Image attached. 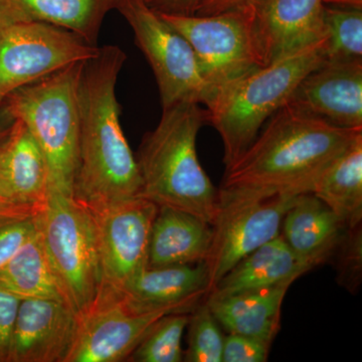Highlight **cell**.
<instances>
[{
    "instance_id": "obj_1",
    "label": "cell",
    "mask_w": 362,
    "mask_h": 362,
    "mask_svg": "<svg viewBox=\"0 0 362 362\" xmlns=\"http://www.w3.org/2000/svg\"><path fill=\"white\" fill-rule=\"evenodd\" d=\"M125 52L99 47L85 62L78 85V136L73 199L92 213L141 197L136 157L124 135L116 96Z\"/></svg>"
},
{
    "instance_id": "obj_2",
    "label": "cell",
    "mask_w": 362,
    "mask_h": 362,
    "mask_svg": "<svg viewBox=\"0 0 362 362\" xmlns=\"http://www.w3.org/2000/svg\"><path fill=\"white\" fill-rule=\"evenodd\" d=\"M362 129H345L286 104L230 165L220 189L311 194L321 173Z\"/></svg>"
},
{
    "instance_id": "obj_3",
    "label": "cell",
    "mask_w": 362,
    "mask_h": 362,
    "mask_svg": "<svg viewBox=\"0 0 362 362\" xmlns=\"http://www.w3.org/2000/svg\"><path fill=\"white\" fill-rule=\"evenodd\" d=\"M207 123L209 112L201 104L181 102L162 109L160 121L144 135L135 157L142 197L195 214L213 226L220 206L218 189L197 151V135Z\"/></svg>"
},
{
    "instance_id": "obj_4",
    "label": "cell",
    "mask_w": 362,
    "mask_h": 362,
    "mask_svg": "<svg viewBox=\"0 0 362 362\" xmlns=\"http://www.w3.org/2000/svg\"><path fill=\"white\" fill-rule=\"evenodd\" d=\"M325 40L250 71L216 90L206 108L223 144V163L235 161L264 124L289 102L305 76L322 65Z\"/></svg>"
},
{
    "instance_id": "obj_5",
    "label": "cell",
    "mask_w": 362,
    "mask_h": 362,
    "mask_svg": "<svg viewBox=\"0 0 362 362\" xmlns=\"http://www.w3.org/2000/svg\"><path fill=\"white\" fill-rule=\"evenodd\" d=\"M85 62L20 88L4 100L42 149L49 170V192L69 197H73L77 168L78 85Z\"/></svg>"
},
{
    "instance_id": "obj_6",
    "label": "cell",
    "mask_w": 362,
    "mask_h": 362,
    "mask_svg": "<svg viewBox=\"0 0 362 362\" xmlns=\"http://www.w3.org/2000/svg\"><path fill=\"white\" fill-rule=\"evenodd\" d=\"M40 235L66 303L82 318L101 295L96 223L73 197L49 192L39 216Z\"/></svg>"
},
{
    "instance_id": "obj_7",
    "label": "cell",
    "mask_w": 362,
    "mask_h": 362,
    "mask_svg": "<svg viewBox=\"0 0 362 362\" xmlns=\"http://www.w3.org/2000/svg\"><path fill=\"white\" fill-rule=\"evenodd\" d=\"M160 16L192 45L211 99L223 86L261 68L254 37L255 6L211 16Z\"/></svg>"
},
{
    "instance_id": "obj_8",
    "label": "cell",
    "mask_w": 362,
    "mask_h": 362,
    "mask_svg": "<svg viewBox=\"0 0 362 362\" xmlns=\"http://www.w3.org/2000/svg\"><path fill=\"white\" fill-rule=\"evenodd\" d=\"M116 9L129 23L136 45L153 71L162 109L181 102L206 106L211 90L187 39L145 0H118Z\"/></svg>"
},
{
    "instance_id": "obj_9",
    "label": "cell",
    "mask_w": 362,
    "mask_h": 362,
    "mask_svg": "<svg viewBox=\"0 0 362 362\" xmlns=\"http://www.w3.org/2000/svg\"><path fill=\"white\" fill-rule=\"evenodd\" d=\"M296 197L218 189L220 206L206 261L209 292L240 259L280 235L283 218Z\"/></svg>"
},
{
    "instance_id": "obj_10",
    "label": "cell",
    "mask_w": 362,
    "mask_h": 362,
    "mask_svg": "<svg viewBox=\"0 0 362 362\" xmlns=\"http://www.w3.org/2000/svg\"><path fill=\"white\" fill-rule=\"evenodd\" d=\"M99 47L45 23L0 28V103L11 93L96 56Z\"/></svg>"
},
{
    "instance_id": "obj_11",
    "label": "cell",
    "mask_w": 362,
    "mask_h": 362,
    "mask_svg": "<svg viewBox=\"0 0 362 362\" xmlns=\"http://www.w3.org/2000/svg\"><path fill=\"white\" fill-rule=\"evenodd\" d=\"M157 211L158 206L142 197L90 211L96 223L102 273L97 304L148 268L150 233Z\"/></svg>"
},
{
    "instance_id": "obj_12",
    "label": "cell",
    "mask_w": 362,
    "mask_h": 362,
    "mask_svg": "<svg viewBox=\"0 0 362 362\" xmlns=\"http://www.w3.org/2000/svg\"><path fill=\"white\" fill-rule=\"evenodd\" d=\"M80 318L58 299H21L14 321L8 362H66Z\"/></svg>"
},
{
    "instance_id": "obj_13",
    "label": "cell",
    "mask_w": 362,
    "mask_h": 362,
    "mask_svg": "<svg viewBox=\"0 0 362 362\" xmlns=\"http://www.w3.org/2000/svg\"><path fill=\"white\" fill-rule=\"evenodd\" d=\"M323 0H262L255 6L254 37L262 66L326 39Z\"/></svg>"
},
{
    "instance_id": "obj_14",
    "label": "cell",
    "mask_w": 362,
    "mask_h": 362,
    "mask_svg": "<svg viewBox=\"0 0 362 362\" xmlns=\"http://www.w3.org/2000/svg\"><path fill=\"white\" fill-rule=\"evenodd\" d=\"M169 312L134 313L115 301L97 304L80 318L66 362L127 361L145 335Z\"/></svg>"
},
{
    "instance_id": "obj_15",
    "label": "cell",
    "mask_w": 362,
    "mask_h": 362,
    "mask_svg": "<svg viewBox=\"0 0 362 362\" xmlns=\"http://www.w3.org/2000/svg\"><path fill=\"white\" fill-rule=\"evenodd\" d=\"M287 104L337 127L362 129V61L324 62L305 76Z\"/></svg>"
},
{
    "instance_id": "obj_16",
    "label": "cell",
    "mask_w": 362,
    "mask_h": 362,
    "mask_svg": "<svg viewBox=\"0 0 362 362\" xmlns=\"http://www.w3.org/2000/svg\"><path fill=\"white\" fill-rule=\"evenodd\" d=\"M209 290L206 262L195 265L157 267L145 269L114 296L99 303L118 302L134 313H190L206 299Z\"/></svg>"
},
{
    "instance_id": "obj_17",
    "label": "cell",
    "mask_w": 362,
    "mask_h": 362,
    "mask_svg": "<svg viewBox=\"0 0 362 362\" xmlns=\"http://www.w3.org/2000/svg\"><path fill=\"white\" fill-rule=\"evenodd\" d=\"M49 190L42 149L25 124L16 119L0 142V199L13 206L42 209Z\"/></svg>"
},
{
    "instance_id": "obj_18",
    "label": "cell",
    "mask_w": 362,
    "mask_h": 362,
    "mask_svg": "<svg viewBox=\"0 0 362 362\" xmlns=\"http://www.w3.org/2000/svg\"><path fill=\"white\" fill-rule=\"evenodd\" d=\"M349 230L313 194L297 195L283 218L281 237L312 269L334 257Z\"/></svg>"
},
{
    "instance_id": "obj_19",
    "label": "cell",
    "mask_w": 362,
    "mask_h": 362,
    "mask_svg": "<svg viewBox=\"0 0 362 362\" xmlns=\"http://www.w3.org/2000/svg\"><path fill=\"white\" fill-rule=\"evenodd\" d=\"M118 0H0V28L21 23L58 26L98 47L102 23Z\"/></svg>"
},
{
    "instance_id": "obj_20",
    "label": "cell",
    "mask_w": 362,
    "mask_h": 362,
    "mask_svg": "<svg viewBox=\"0 0 362 362\" xmlns=\"http://www.w3.org/2000/svg\"><path fill=\"white\" fill-rule=\"evenodd\" d=\"M213 233V226L195 214L158 206L150 233L148 268L206 262Z\"/></svg>"
},
{
    "instance_id": "obj_21",
    "label": "cell",
    "mask_w": 362,
    "mask_h": 362,
    "mask_svg": "<svg viewBox=\"0 0 362 362\" xmlns=\"http://www.w3.org/2000/svg\"><path fill=\"white\" fill-rule=\"evenodd\" d=\"M312 267L302 261L280 235L240 259L206 297L221 298L293 283Z\"/></svg>"
},
{
    "instance_id": "obj_22",
    "label": "cell",
    "mask_w": 362,
    "mask_h": 362,
    "mask_svg": "<svg viewBox=\"0 0 362 362\" xmlns=\"http://www.w3.org/2000/svg\"><path fill=\"white\" fill-rule=\"evenodd\" d=\"M291 283L221 298L206 297L218 322L228 333L270 343L280 330L281 309Z\"/></svg>"
},
{
    "instance_id": "obj_23",
    "label": "cell",
    "mask_w": 362,
    "mask_h": 362,
    "mask_svg": "<svg viewBox=\"0 0 362 362\" xmlns=\"http://www.w3.org/2000/svg\"><path fill=\"white\" fill-rule=\"evenodd\" d=\"M311 194L349 228L362 221V133L321 173Z\"/></svg>"
},
{
    "instance_id": "obj_24",
    "label": "cell",
    "mask_w": 362,
    "mask_h": 362,
    "mask_svg": "<svg viewBox=\"0 0 362 362\" xmlns=\"http://www.w3.org/2000/svg\"><path fill=\"white\" fill-rule=\"evenodd\" d=\"M0 287L21 299L40 298L66 302L45 255L40 230L0 270Z\"/></svg>"
},
{
    "instance_id": "obj_25",
    "label": "cell",
    "mask_w": 362,
    "mask_h": 362,
    "mask_svg": "<svg viewBox=\"0 0 362 362\" xmlns=\"http://www.w3.org/2000/svg\"><path fill=\"white\" fill-rule=\"evenodd\" d=\"M326 62L362 61V9L325 6Z\"/></svg>"
},
{
    "instance_id": "obj_26",
    "label": "cell",
    "mask_w": 362,
    "mask_h": 362,
    "mask_svg": "<svg viewBox=\"0 0 362 362\" xmlns=\"http://www.w3.org/2000/svg\"><path fill=\"white\" fill-rule=\"evenodd\" d=\"M189 313H170L161 317L138 344L127 361H183L181 346Z\"/></svg>"
},
{
    "instance_id": "obj_27",
    "label": "cell",
    "mask_w": 362,
    "mask_h": 362,
    "mask_svg": "<svg viewBox=\"0 0 362 362\" xmlns=\"http://www.w3.org/2000/svg\"><path fill=\"white\" fill-rule=\"evenodd\" d=\"M206 300L197 304L188 319V346L183 361L223 362L225 337Z\"/></svg>"
},
{
    "instance_id": "obj_28",
    "label": "cell",
    "mask_w": 362,
    "mask_h": 362,
    "mask_svg": "<svg viewBox=\"0 0 362 362\" xmlns=\"http://www.w3.org/2000/svg\"><path fill=\"white\" fill-rule=\"evenodd\" d=\"M40 211L20 214L0 223V270L37 235Z\"/></svg>"
},
{
    "instance_id": "obj_29",
    "label": "cell",
    "mask_w": 362,
    "mask_h": 362,
    "mask_svg": "<svg viewBox=\"0 0 362 362\" xmlns=\"http://www.w3.org/2000/svg\"><path fill=\"white\" fill-rule=\"evenodd\" d=\"M335 254H339L338 272L342 286L349 288V290H354V288L359 285L361 279V226L346 230Z\"/></svg>"
},
{
    "instance_id": "obj_30",
    "label": "cell",
    "mask_w": 362,
    "mask_h": 362,
    "mask_svg": "<svg viewBox=\"0 0 362 362\" xmlns=\"http://www.w3.org/2000/svg\"><path fill=\"white\" fill-rule=\"evenodd\" d=\"M270 349V343L263 340L228 333L223 342V362H265Z\"/></svg>"
},
{
    "instance_id": "obj_31",
    "label": "cell",
    "mask_w": 362,
    "mask_h": 362,
    "mask_svg": "<svg viewBox=\"0 0 362 362\" xmlns=\"http://www.w3.org/2000/svg\"><path fill=\"white\" fill-rule=\"evenodd\" d=\"M21 300L0 287V362H8L14 321Z\"/></svg>"
},
{
    "instance_id": "obj_32",
    "label": "cell",
    "mask_w": 362,
    "mask_h": 362,
    "mask_svg": "<svg viewBox=\"0 0 362 362\" xmlns=\"http://www.w3.org/2000/svg\"><path fill=\"white\" fill-rule=\"evenodd\" d=\"M204 0H145L157 13L194 16Z\"/></svg>"
},
{
    "instance_id": "obj_33",
    "label": "cell",
    "mask_w": 362,
    "mask_h": 362,
    "mask_svg": "<svg viewBox=\"0 0 362 362\" xmlns=\"http://www.w3.org/2000/svg\"><path fill=\"white\" fill-rule=\"evenodd\" d=\"M262 0H204L197 8V16H211L247 6H256Z\"/></svg>"
},
{
    "instance_id": "obj_34",
    "label": "cell",
    "mask_w": 362,
    "mask_h": 362,
    "mask_svg": "<svg viewBox=\"0 0 362 362\" xmlns=\"http://www.w3.org/2000/svg\"><path fill=\"white\" fill-rule=\"evenodd\" d=\"M40 211V209L13 206V204H8V202L2 201V199H0V223L7 220V218H13V216Z\"/></svg>"
},
{
    "instance_id": "obj_35",
    "label": "cell",
    "mask_w": 362,
    "mask_h": 362,
    "mask_svg": "<svg viewBox=\"0 0 362 362\" xmlns=\"http://www.w3.org/2000/svg\"><path fill=\"white\" fill-rule=\"evenodd\" d=\"M14 122H16V117L9 110L6 102H2L0 103V142L9 132Z\"/></svg>"
},
{
    "instance_id": "obj_36",
    "label": "cell",
    "mask_w": 362,
    "mask_h": 362,
    "mask_svg": "<svg viewBox=\"0 0 362 362\" xmlns=\"http://www.w3.org/2000/svg\"><path fill=\"white\" fill-rule=\"evenodd\" d=\"M325 6L362 9V0H323Z\"/></svg>"
}]
</instances>
